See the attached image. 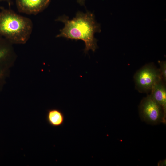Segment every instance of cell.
<instances>
[{
  "label": "cell",
  "mask_w": 166,
  "mask_h": 166,
  "mask_svg": "<svg viewBox=\"0 0 166 166\" xmlns=\"http://www.w3.org/2000/svg\"><path fill=\"white\" fill-rule=\"evenodd\" d=\"M11 44L4 38L0 36V79L2 77L4 72L0 66L4 64L11 54Z\"/></svg>",
  "instance_id": "52a82bcc"
},
{
  "label": "cell",
  "mask_w": 166,
  "mask_h": 166,
  "mask_svg": "<svg viewBox=\"0 0 166 166\" xmlns=\"http://www.w3.org/2000/svg\"><path fill=\"white\" fill-rule=\"evenodd\" d=\"M50 2V0H16V4L19 12L36 15L45 9Z\"/></svg>",
  "instance_id": "5b68a950"
},
{
  "label": "cell",
  "mask_w": 166,
  "mask_h": 166,
  "mask_svg": "<svg viewBox=\"0 0 166 166\" xmlns=\"http://www.w3.org/2000/svg\"><path fill=\"white\" fill-rule=\"evenodd\" d=\"M9 0H0V1H9Z\"/></svg>",
  "instance_id": "7c38bea8"
},
{
  "label": "cell",
  "mask_w": 166,
  "mask_h": 166,
  "mask_svg": "<svg viewBox=\"0 0 166 166\" xmlns=\"http://www.w3.org/2000/svg\"><path fill=\"white\" fill-rule=\"evenodd\" d=\"M166 160H163L160 161L158 163V166H163L166 165Z\"/></svg>",
  "instance_id": "30bf717a"
},
{
  "label": "cell",
  "mask_w": 166,
  "mask_h": 166,
  "mask_svg": "<svg viewBox=\"0 0 166 166\" xmlns=\"http://www.w3.org/2000/svg\"><path fill=\"white\" fill-rule=\"evenodd\" d=\"M150 95L166 112V88L161 80L156 83L151 91Z\"/></svg>",
  "instance_id": "8992f818"
},
{
  "label": "cell",
  "mask_w": 166,
  "mask_h": 166,
  "mask_svg": "<svg viewBox=\"0 0 166 166\" xmlns=\"http://www.w3.org/2000/svg\"><path fill=\"white\" fill-rule=\"evenodd\" d=\"M134 78L136 89L143 93L150 92L154 85L162 80L159 69L152 63L141 68L135 73Z\"/></svg>",
  "instance_id": "277c9868"
},
{
  "label": "cell",
  "mask_w": 166,
  "mask_h": 166,
  "mask_svg": "<svg viewBox=\"0 0 166 166\" xmlns=\"http://www.w3.org/2000/svg\"><path fill=\"white\" fill-rule=\"evenodd\" d=\"M56 20L61 22L65 25L56 37L83 41L85 45L84 49L85 53L90 50L95 51L97 48V40L94 37V34L100 32L101 28L99 24L95 20L93 14L79 11L72 19L63 16L59 17Z\"/></svg>",
  "instance_id": "6da1fadb"
},
{
  "label": "cell",
  "mask_w": 166,
  "mask_h": 166,
  "mask_svg": "<svg viewBox=\"0 0 166 166\" xmlns=\"http://www.w3.org/2000/svg\"><path fill=\"white\" fill-rule=\"evenodd\" d=\"M78 2L81 5H83L84 4L85 0H77Z\"/></svg>",
  "instance_id": "8fae6325"
},
{
  "label": "cell",
  "mask_w": 166,
  "mask_h": 166,
  "mask_svg": "<svg viewBox=\"0 0 166 166\" xmlns=\"http://www.w3.org/2000/svg\"><path fill=\"white\" fill-rule=\"evenodd\" d=\"M46 119L50 125L53 127H58L63 124L65 116L61 110L57 109H52L47 111Z\"/></svg>",
  "instance_id": "ba28073f"
},
{
  "label": "cell",
  "mask_w": 166,
  "mask_h": 166,
  "mask_svg": "<svg viewBox=\"0 0 166 166\" xmlns=\"http://www.w3.org/2000/svg\"><path fill=\"white\" fill-rule=\"evenodd\" d=\"M33 28L29 18L3 8L0 11V36L10 42L24 44L29 39Z\"/></svg>",
  "instance_id": "7a4b0ae2"
},
{
  "label": "cell",
  "mask_w": 166,
  "mask_h": 166,
  "mask_svg": "<svg viewBox=\"0 0 166 166\" xmlns=\"http://www.w3.org/2000/svg\"><path fill=\"white\" fill-rule=\"evenodd\" d=\"M3 8L2 7H0V9H1V10Z\"/></svg>",
  "instance_id": "4fadbf2b"
},
{
  "label": "cell",
  "mask_w": 166,
  "mask_h": 166,
  "mask_svg": "<svg viewBox=\"0 0 166 166\" xmlns=\"http://www.w3.org/2000/svg\"><path fill=\"white\" fill-rule=\"evenodd\" d=\"M139 112L141 120L148 124L155 125L166 123V112L150 94L141 101Z\"/></svg>",
  "instance_id": "3957f363"
},
{
  "label": "cell",
  "mask_w": 166,
  "mask_h": 166,
  "mask_svg": "<svg viewBox=\"0 0 166 166\" xmlns=\"http://www.w3.org/2000/svg\"><path fill=\"white\" fill-rule=\"evenodd\" d=\"M160 68L159 70L162 80L164 82L166 81V61H159Z\"/></svg>",
  "instance_id": "9c48e42d"
}]
</instances>
